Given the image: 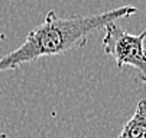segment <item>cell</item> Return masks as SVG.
Returning <instances> with one entry per match:
<instances>
[{
  "mask_svg": "<svg viewBox=\"0 0 146 138\" xmlns=\"http://www.w3.org/2000/svg\"><path fill=\"white\" fill-rule=\"evenodd\" d=\"M136 12L137 9L135 6H121L97 15L59 17L54 10H49L44 22L26 35L22 45L0 58V73L15 70L42 57H54L72 50H81L86 47L91 33Z\"/></svg>",
  "mask_w": 146,
  "mask_h": 138,
  "instance_id": "6da1fadb",
  "label": "cell"
},
{
  "mask_svg": "<svg viewBox=\"0 0 146 138\" xmlns=\"http://www.w3.org/2000/svg\"><path fill=\"white\" fill-rule=\"evenodd\" d=\"M103 36V51L116 61L119 70L130 66L137 71V77L146 84V29L139 35L129 33L116 22L109 23Z\"/></svg>",
  "mask_w": 146,
  "mask_h": 138,
  "instance_id": "7a4b0ae2",
  "label": "cell"
},
{
  "mask_svg": "<svg viewBox=\"0 0 146 138\" xmlns=\"http://www.w3.org/2000/svg\"><path fill=\"white\" fill-rule=\"evenodd\" d=\"M117 138H146V99L137 102L135 113L124 124Z\"/></svg>",
  "mask_w": 146,
  "mask_h": 138,
  "instance_id": "3957f363",
  "label": "cell"
},
{
  "mask_svg": "<svg viewBox=\"0 0 146 138\" xmlns=\"http://www.w3.org/2000/svg\"><path fill=\"white\" fill-rule=\"evenodd\" d=\"M0 138H7V135L5 132H0Z\"/></svg>",
  "mask_w": 146,
  "mask_h": 138,
  "instance_id": "277c9868",
  "label": "cell"
},
{
  "mask_svg": "<svg viewBox=\"0 0 146 138\" xmlns=\"http://www.w3.org/2000/svg\"><path fill=\"white\" fill-rule=\"evenodd\" d=\"M5 38V35H0V39H3Z\"/></svg>",
  "mask_w": 146,
  "mask_h": 138,
  "instance_id": "5b68a950",
  "label": "cell"
}]
</instances>
